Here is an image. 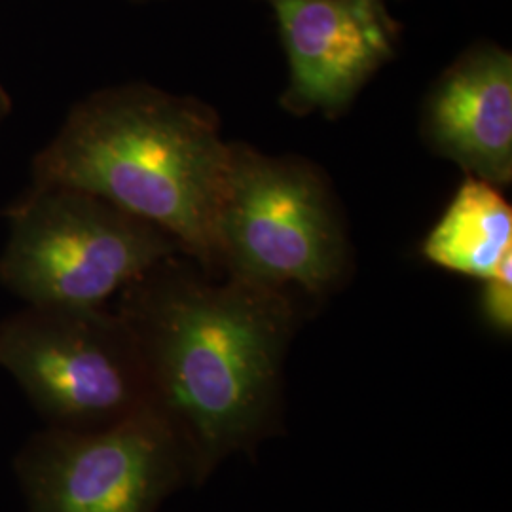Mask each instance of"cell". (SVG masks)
Instances as JSON below:
<instances>
[{"label": "cell", "mask_w": 512, "mask_h": 512, "mask_svg": "<svg viewBox=\"0 0 512 512\" xmlns=\"http://www.w3.org/2000/svg\"><path fill=\"white\" fill-rule=\"evenodd\" d=\"M114 310L141 353L150 408L179 440L194 486L274 435L298 327L294 293L177 253L118 294Z\"/></svg>", "instance_id": "1"}, {"label": "cell", "mask_w": 512, "mask_h": 512, "mask_svg": "<svg viewBox=\"0 0 512 512\" xmlns=\"http://www.w3.org/2000/svg\"><path fill=\"white\" fill-rule=\"evenodd\" d=\"M230 160L219 114L200 99L122 84L76 103L33 162V184L90 192L147 220L213 272Z\"/></svg>", "instance_id": "2"}, {"label": "cell", "mask_w": 512, "mask_h": 512, "mask_svg": "<svg viewBox=\"0 0 512 512\" xmlns=\"http://www.w3.org/2000/svg\"><path fill=\"white\" fill-rule=\"evenodd\" d=\"M346 224L325 173L230 143L213 272L323 298L349 274Z\"/></svg>", "instance_id": "3"}, {"label": "cell", "mask_w": 512, "mask_h": 512, "mask_svg": "<svg viewBox=\"0 0 512 512\" xmlns=\"http://www.w3.org/2000/svg\"><path fill=\"white\" fill-rule=\"evenodd\" d=\"M0 285L27 306H107L181 253L160 228L90 192L33 184L8 211Z\"/></svg>", "instance_id": "4"}, {"label": "cell", "mask_w": 512, "mask_h": 512, "mask_svg": "<svg viewBox=\"0 0 512 512\" xmlns=\"http://www.w3.org/2000/svg\"><path fill=\"white\" fill-rule=\"evenodd\" d=\"M0 366L46 427L95 431L150 408L147 376L116 310L27 306L0 323Z\"/></svg>", "instance_id": "5"}, {"label": "cell", "mask_w": 512, "mask_h": 512, "mask_svg": "<svg viewBox=\"0 0 512 512\" xmlns=\"http://www.w3.org/2000/svg\"><path fill=\"white\" fill-rule=\"evenodd\" d=\"M14 471L27 512H158L192 484L179 440L152 408L95 431L44 427Z\"/></svg>", "instance_id": "6"}, {"label": "cell", "mask_w": 512, "mask_h": 512, "mask_svg": "<svg viewBox=\"0 0 512 512\" xmlns=\"http://www.w3.org/2000/svg\"><path fill=\"white\" fill-rule=\"evenodd\" d=\"M289 61L281 105L293 114L340 116L389 63L401 25L384 0H268Z\"/></svg>", "instance_id": "7"}, {"label": "cell", "mask_w": 512, "mask_h": 512, "mask_svg": "<svg viewBox=\"0 0 512 512\" xmlns=\"http://www.w3.org/2000/svg\"><path fill=\"white\" fill-rule=\"evenodd\" d=\"M435 154L499 188L512 181V55L478 42L444 69L421 109Z\"/></svg>", "instance_id": "8"}, {"label": "cell", "mask_w": 512, "mask_h": 512, "mask_svg": "<svg viewBox=\"0 0 512 512\" xmlns=\"http://www.w3.org/2000/svg\"><path fill=\"white\" fill-rule=\"evenodd\" d=\"M421 255L442 270L478 281L494 275L512 255V207L501 188L467 175L423 239Z\"/></svg>", "instance_id": "9"}, {"label": "cell", "mask_w": 512, "mask_h": 512, "mask_svg": "<svg viewBox=\"0 0 512 512\" xmlns=\"http://www.w3.org/2000/svg\"><path fill=\"white\" fill-rule=\"evenodd\" d=\"M480 315L490 329L501 336L512 332V255L507 256L494 275L482 281Z\"/></svg>", "instance_id": "10"}, {"label": "cell", "mask_w": 512, "mask_h": 512, "mask_svg": "<svg viewBox=\"0 0 512 512\" xmlns=\"http://www.w3.org/2000/svg\"><path fill=\"white\" fill-rule=\"evenodd\" d=\"M8 110H10V97L6 95V92L0 86V120L8 114Z\"/></svg>", "instance_id": "11"}]
</instances>
